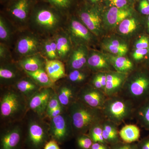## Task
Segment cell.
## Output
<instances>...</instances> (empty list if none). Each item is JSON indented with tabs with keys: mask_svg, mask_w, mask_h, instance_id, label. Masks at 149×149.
Instances as JSON below:
<instances>
[{
	"mask_svg": "<svg viewBox=\"0 0 149 149\" xmlns=\"http://www.w3.org/2000/svg\"><path fill=\"white\" fill-rule=\"evenodd\" d=\"M67 17L47 3L37 0L31 11L27 29L43 37H53L64 28Z\"/></svg>",
	"mask_w": 149,
	"mask_h": 149,
	"instance_id": "6da1fadb",
	"label": "cell"
},
{
	"mask_svg": "<svg viewBox=\"0 0 149 149\" xmlns=\"http://www.w3.org/2000/svg\"><path fill=\"white\" fill-rule=\"evenodd\" d=\"M96 109L83 102H73L70 106L69 114L73 131L78 135L89 131L100 119L99 112Z\"/></svg>",
	"mask_w": 149,
	"mask_h": 149,
	"instance_id": "7a4b0ae2",
	"label": "cell"
},
{
	"mask_svg": "<svg viewBox=\"0 0 149 149\" xmlns=\"http://www.w3.org/2000/svg\"><path fill=\"white\" fill-rule=\"evenodd\" d=\"M25 97L15 89L8 88L3 93L0 102L2 118L8 120L18 119L26 111Z\"/></svg>",
	"mask_w": 149,
	"mask_h": 149,
	"instance_id": "3957f363",
	"label": "cell"
},
{
	"mask_svg": "<svg viewBox=\"0 0 149 149\" xmlns=\"http://www.w3.org/2000/svg\"><path fill=\"white\" fill-rule=\"evenodd\" d=\"M44 38L28 29L19 31L12 49L14 61L40 53Z\"/></svg>",
	"mask_w": 149,
	"mask_h": 149,
	"instance_id": "277c9868",
	"label": "cell"
},
{
	"mask_svg": "<svg viewBox=\"0 0 149 149\" xmlns=\"http://www.w3.org/2000/svg\"><path fill=\"white\" fill-rule=\"evenodd\" d=\"M37 0H11L3 15L19 31L27 29L31 11Z\"/></svg>",
	"mask_w": 149,
	"mask_h": 149,
	"instance_id": "5b68a950",
	"label": "cell"
},
{
	"mask_svg": "<svg viewBox=\"0 0 149 149\" xmlns=\"http://www.w3.org/2000/svg\"><path fill=\"white\" fill-rule=\"evenodd\" d=\"M63 28L69 35L74 46L87 47L93 41L94 34L74 16L70 15L68 17Z\"/></svg>",
	"mask_w": 149,
	"mask_h": 149,
	"instance_id": "8992f818",
	"label": "cell"
},
{
	"mask_svg": "<svg viewBox=\"0 0 149 149\" xmlns=\"http://www.w3.org/2000/svg\"><path fill=\"white\" fill-rule=\"evenodd\" d=\"M49 127L42 121L32 120L27 128L25 143L29 149H42L50 139Z\"/></svg>",
	"mask_w": 149,
	"mask_h": 149,
	"instance_id": "52a82bcc",
	"label": "cell"
},
{
	"mask_svg": "<svg viewBox=\"0 0 149 149\" xmlns=\"http://www.w3.org/2000/svg\"><path fill=\"white\" fill-rule=\"evenodd\" d=\"M51 119L49 133L51 139L58 144L63 143L70 138L73 131L69 116L63 113Z\"/></svg>",
	"mask_w": 149,
	"mask_h": 149,
	"instance_id": "ba28073f",
	"label": "cell"
},
{
	"mask_svg": "<svg viewBox=\"0 0 149 149\" xmlns=\"http://www.w3.org/2000/svg\"><path fill=\"white\" fill-rule=\"evenodd\" d=\"M103 109L105 116L113 123H120L124 121L131 112L130 104L118 98H113L106 101Z\"/></svg>",
	"mask_w": 149,
	"mask_h": 149,
	"instance_id": "9c48e42d",
	"label": "cell"
},
{
	"mask_svg": "<svg viewBox=\"0 0 149 149\" xmlns=\"http://www.w3.org/2000/svg\"><path fill=\"white\" fill-rule=\"evenodd\" d=\"M26 75L24 71L19 67L16 62L11 61L1 63L0 81L4 86H13Z\"/></svg>",
	"mask_w": 149,
	"mask_h": 149,
	"instance_id": "30bf717a",
	"label": "cell"
},
{
	"mask_svg": "<svg viewBox=\"0 0 149 149\" xmlns=\"http://www.w3.org/2000/svg\"><path fill=\"white\" fill-rule=\"evenodd\" d=\"M54 88H42L29 100V108L39 116L46 113L49 102L55 93Z\"/></svg>",
	"mask_w": 149,
	"mask_h": 149,
	"instance_id": "8fae6325",
	"label": "cell"
},
{
	"mask_svg": "<svg viewBox=\"0 0 149 149\" xmlns=\"http://www.w3.org/2000/svg\"><path fill=\"white\" fill-rule=\"evenodd\" d=\"M79 19L94 35L99 36L101 29L102 19L95 9L85 7L78 13Z\"/></svg>",
	"mask_w": 149,
	"mask_h": 149,
	"instance_id": "7c38bea8",
	"label": "cell"
},
{
	"mask_svg": "<svg viewBox=\"0 0 149 149\" xmlns=\"http://www.w3.org/2000/svg\"><path fill=\"white\" fill-rule=\"evenodd\" d=\"M88 54L87 47L74 46L67 61L65 63L66 73L70 70L83 69L87 65Z\"/></svg>",
	"mask_w": 149,
	"mask_h": 149,
	"instance_id": "4fadbf2b",
	"label": "cell"
},
{
	"mask_svg": "<svg viewBox=\"0 0 149 149\" xmlns=\"http://www.w3.org/2000/svg\"><path fill=\"white\" fill-rule=\"evenodd\" d=\"M53 37L56 45L58 60L65 63L74 48L73 43L64 28L57 32Z\"/></svg>",
	"mask_w": 149,
	"mask_h": 149,
	"instance_id": "5bb4252c",
	"label": "cell"
},
{
	"mask_svg": "<svg viewBox=\"0 0 149 149\" xmlns=\"http://www.w3.org/2000/svg\"><path fill=\"white\" fill-rule=\"evenodd\" d=\"M128 91L131 97L143 103L149 98V77L145 74L138 75L130 82Z\"/></svg>",
	"mask_w": 149,
	"mask_h": 149,
	"instance_id": "9a60e30c",
	"label": "cell"
},
{
	"mask_svg": "<svg viewBox=\"0 0 149 149\" xmlns=\"http://www.w3.org/2000/svg\"><path fill=\"white\" fill-rule=\"evenodd\" d=\"M22 139V132L18 126L7 129L1 133L0 149H18Z\"/></svg>",
	"mask_w": 149,
	"mask_h": 149,
	"instance_id": "2e32d148",
	"label": "cell"
},
{
	"mask_svg": "<svg viewBox=\"0 0 149 149\" xmlns=\"http://www.w3.org/2000/svg\"><path fill=\"white\" fill-rule=\"evenodd\" d=\"M19 30L2 13L0 15V43L4 44L12 51Z\"/></svg>",
	"mask_w": 149,
	"mask_h": 149,
	"instance_id": "e0dca14e",
	"label": "cell"
},
{
	"mask_svg": "<svg viewBox=\"0 0 149 149\" xmlns=\"http://www.w3.org/2000/svg\"><path fill=\"white\" fill-rule=\"evenodd\" d=\"M80 98L83 103L97 109L103 108L106 101L103 93L95 88L83 89L80 93Z\"/></svg>",
	"mask_w": 149,
	"mask_h": 149,
	"instance_id": "ac0fdd59",
	"label": "cell"
},
{
	"mask_svg": "<svg viewBox=\"0 0 149 149\" xmlns=\"http://www.w3.org/2000/svg\"><path fill=\"white\" fill-rule=\"evenodd\" d=\"M45 69L50 80L55 83L66 77L65 64L58 59H45Z\"/></svg>",
	"mask_w": 149,
	"mask_h": 149,
	"instance_id": "d6986e66",
	"label": "cell"
},
{
	"mask_svg": "<svg viewBox=\"0 0 149 149\" xmlns=\"http://www.w3.org/2000/svg\"><path fill=\"white\" fill-rule=\"evenodd\" d=\"M45 58L39 53L24 57L15 62L20 69L33 72L45 67Z\"/></svg>",
	"mask_w": 149,
	"mask_h": 149,
	"instance_id": "ffe728a7",
	"label": "cell"
},
{
	"mask_svg": "<svg viewBox=\"0 0 149 149\" xmlns=\"http://www.w3.org/2000/svg\"><path fill=\"white\" fill-rule=\"evenodd\" d=\"M12 86L29 100L42 88L26 74Z\"/></svg>",
	"mask_w": 149,
	"mask_h": 149,
	"instance_id": "44dd1931",
	"label": "cell"
},
{
	"mask_svg": "<svg viewBox=\"0 0 149 149\" xmlns=\"http://www.w3.org/2000/svg\"><path fill=\"white\" fill-rule=\"evenodd\" d=\"M64 79L62 81L59 80L60 83L57 85L56 92L60 102L63 107L70 106L73 102L75 94L72 84Z\"/></svg>",
	"mask_w": 149,
	"mask_h": 149,
	"instance_id": "7402d4cb",
	"label": "cell"
},
{
	"mask_svg": "<svg viewBox=\"0 0 149 149\" xmlns=\"http://www.w3.org/2000/svg\"><path fill=\"white\" fill-rule=\"evenodd\" d=\"M130 15V12L128 10L112 7L106 14V21L109 26L115 27Z\"/></svg>",
	"mask_w": 149,
	"mask_h": 149,
	"instance_id": "603a6c76",
	"label": "cell"
},
{
	"mask_svg": "<svg viewBox=\"0 0 149 149\" xmlns=\"http://www.w3.org/2000/svg\"><path fill=\"white\" fill-rule=\"evenodd\" d=\"M23 71L27 76L34 80L41 88H52L54 89L55 83H54L48 76L45 67L33 72Z\"/></svg>",
	"mask_w": 149,
	"mask_h": 149,
	"instance_id": "cb8c5ba5",
	"label": "cell"
},
{
	"mask_svg": "<svg viewBox=\"0 0 149 149\" xmlns=\"http://www.w3.org/2000/svg\"><path fill=\"white\" fill-rule=\"evenodd\" d=\"M40 54L47 59H58L56 45L53 37L43 38Z\"/></svg>",
	"mask_w": 149,
	"mask_h": 149,
	"instance_id": "d4e9b609",
	"label": "cell"
},
{
	"mask_svg": "<svg viewBox=\"0 0 149 149\" xmlns=\"http://www.w3.org/2000/svg\"><path fill=\"white\" fill-rule=\"evenodd\" d=\"M119 136L123 142L132 143L139 141L140 137V130L138 126L133 124L125 125L119 132Z\"/></svg>",
	"mask_w": 149,
	"mask_h": 149,
	"instance_id": "484cf974",
	"label": "cell"
},
{
	"mask_svg": "<svg viewBox=\"0 0 149 149\" xmlns=\"http://www.w3.org/2000/svg\"><path fill=\"white\" fill-rule=\"evenodd\" d=\"M124 78L122 75L116 73L107 74V83L105 88V93L108 96L112 95L120 90Z\"/></svg>",
	"mask_w": 149,
	"mask_h": 149,
	"instance_id": "4316f807",
	"label": "cell"
},
{
	"mask_svg": "<svg viewBox=\"0 0 149 149\" xmlns=\"http://www.w3.org/2000/svg\"><path fill=\"white\" fill-rule=\"evenodd\" d=\"M102 135L107 144L113 145L120 142L119 133L113 123L107 121L102 125Z\"/></svg>",
	"mask_w": 149,
	"mask_h": 149,
	"instance_id": "83f0119b",
	"label": "cell"
},
{
	"mask_svg": "<svg viewBox=\"0 0 149 149\" xmlns=\"http://www.w3.org/2000/svg\"><path fill=\"white\" fill-rule=\"evenodd\" d=\"M89 68L97 70L105 68L109 65L106 60L100 54L94 52H89L87 64Z\"/></svg>",
	"mask_w": 149,
	"mask_h": 149,
	"instance_id": "f1b7e54d",
	"label": "cell"
},
{
	"mask_svg": "<svg viewBox=\"0 0 149 149\" xmlns=\"http://www.w3.org/2000/svg\"><path fill=\"white\" fill-rule=\"evenodd\" d=\"M44 2L60 12L65 16L70 15L69 10L73 0H38Z\"/></svg>",
	"mask_w": 149,
	"mask_h": 149,
	"instance_id": "f546056e",
	"label": "cell"
},
{
	"mask_svg": "<svg viewBox=\"0 0 149 149\" xmlns=\"http://www.w3.org/2000/svg\"><path fill=\"white\" fill-rule=\"evenodd\" d=\"M110 60L115 68L119 72H127L133 68L132 63L128 58L123 56H111Z\"/></svg>",
	"mask_w": 149,
	"mask_h": 149,
	"instance_id": "4dcf8cb0",
	"label": "cell"
},
{
	"mask_svg": "<svg viewBox=\"0 0 149 149\" xmlns=\"http://www.w3.org/2000/svg\"><path fill=\"white\" fill-rule=\"evenodd\" d=\"M138 117L141 125L149 131V98L141 104L138 110Z\"/></svg>",
	"mask_w": 149,
	"mask_h": 149,
	"instance_id": "1f68e13d",
	"label": "cell"
},
{
	"mask_svg": "<svg viewBox=\"0 0 149 149\" xmlns=\"http://www.w3.org/2000/svg\"><path fill=\"white\" fill-rule=\"evenodd\" d=\"M104 47L107 50L117 56L125 55L128 51L127 46L117 40L110 41L105 45Z\"/></svg>",
	"mask_w": 149,
	"mask_h": 149,
	"instance_id": "d6a6232c",
	"label": "cell"
},
{
	"mask_svg": "<svg viewBox=\"0 0 149 149\" xmlns=\"http://www.w3.org/2000/svg\"><path fill=\"white\" fill-rule=\"evenodd\" d=\"M66 77L65 78L70 84H79L85 81L87 74L82 69L74 70L67 72Z\"/></svg>",
	"mask_w": 149,
	"mask_h": 149,
	"instance_id": "836d02e7",
	"label": "cell"
},
{
	"mask_svg": "<svg viewBox=\"0 0 149 149\" xmlns=\"http://www.w3.org/2000/svg\"><path fill=\"white\" fill-rule=\"evenodd\" d=\"M88 136H90L93 143H100L107 144L103 137L102 125L99 123H96L91 127L89 130Z\"/></svg>",
	"mask_w": 149,
	"mask_h": 149,
	"instance_id": "e575fe53",
	"label": "cell"
},
{
	"mask_svg": "<svg viewBox=\"0 0 149 149\" xmlns=\"http://www.w3.org/2000/svg\"><path fill=\"white\" fill-rule=\"evenodd\" d=\"M137 24L135 19L125 18L119 24V30L121 34L127 35L136 29Z\"/></svg>",
	"mask_w": 149,
	"mask_h": 149,
	"instance_id": "d590c367",
	"label": "cell"
},
{
	"mask_svg": "<svg viewBox=\"0 0 149 149\" xmlns=\"http://www.w3.org/2000/svg\"><path fill=\"white\" fill-rule=\"evenodd\" d=\"M12 51L8 46L0 43V63L13 61Z\"/></svg>",
	"mask_w": 149,
	"mask_h": 149,
	"instance_id": "8d00e7d4",
	"label": "cell"
},
{
	"mask_svg": "<svg viewBox=\"0 0 149 149\" xmlns=\"http://www.w3.org/2000/svg\"><path fill=\"white\" fill-rule=\"evenodd\" d=\"M77 146L80 149H91L93 143V141L88 135L80 134L76 139Z\"/></svg>",
	"mask_w": 149,
	"mask_h": 149,
	"instance_id": "74e56055",
	"label": "cell"
},
{
	"mask_svg": "<svg viewBox=\"0 0 149 149\" xmlns=\"http://www.w3.org/2000/svg\"><path fill=\"white\" fill-rule=\"evenodd\" d=\"M62 106L60 102L59 101L56 92L52 96V97L50 100L49 101L48 103L47 107L46 114L49 112L55 109L58 107Z\"/></svg>",
	"mask_w": 149,
	"mask_h": 149,
	"instance_id": "f35d334b",
	"label": "cell"
},
{
	"mask_svg": "<svg viewBox=\"0 0 149 149\" xmlns=\"http://www.w3.org/2000/svg\"><path fill=\"white\" fill-rule=\"evenodd\" d=\"M110 149H138L137 143H127L119 142L114 145H112Z\"/></svg>",
	"mask_w": 149,
	"mask_h": 149,
	"instance_id": "ab89813d",
	"label": "cell"
},
{
	"mask_svg": "<svg viewBox=\"0 0 149 149\" xmlns=\"http://www.w3.org/2000/svg\"><path fill=\"white\" fill-rule=\"evenodd\" d=\"M149 47V40L148 37L143 36L136 43V49H147Z\"/></svg>",
	"mask_w": 149,
	"mask_h": 149,
	"instance_id": "60d3db41",
	"label": "cell"
},
{
	"mask_svg": "<svg viewBox=\"0 0 149 149\" xmlns=\"http://www.w3.org/2000/svg\"><path fill=\"white\" fill-rule=\"evenodd\" d=\"M148 52L147 49H136L133 54V58L136 61H139L143 58Z\"/></svg>",
	"mask_w": 149,
	"mask_h": 149,
	"instance_id": "b9f144b4",
	"label": "cell"
},
{
	"mask_svg": "<svg viewBox=\"0 0 149 149\" xmlns=\"http://www.w3.org/2000/svg\"><path fill=\"white\" fill-rule=\"evenodd\" d=\"M141 13L146 15H149V3L148 0H142L139 6Z\"/></svg>",
	"mask_w": 149,
	"mask_h": 149,
	"instance_id": "7bdbcfd3",
	"label": "cell"
},
{
	"mask_svg": "<svg viewBox=\"0 0 149 149\" xmlns=\"http://www.w3.org/2000/svg\"><path fill=\"white\" fill-rule=\"evenodd\" d=\"M110 5L118 8H123L127 5L126 0H109Z\"/></svg>",
	"mask_w": 149,
	"mask_h": 149,
	"instance_id": "ee69618b",
	"label": "cell"
},
{
	"mask_svg": "<svg viewBox=\"0 0 149 149\" xmlns=\"http://www.w3.org/2000/svg\"><path fill=\"white\" fill-rule=\"evenodd\" d=\"M63 108L64 107L63 106L58 107L55 109L49 112V113H47V115L48 117H49L51 119L53 118L56 117V116L63 113Z\"/></svg>",
	"mask_w": 149,
	"mask_h": 149,
	"instance_id": "f6af8a7d",
	"label": "cell"
},
{
	"mask_svg": "<svg viewBox=\"0 0 149 149\" xmlns=\"http://www.w3.org/2000/svg\"><path fill=\"white\" fill-rule=\"evenodd\" d=\"M137 145L138 149H149V135L142 139Z\"/></svg>",
	"mask_w": 149,
	"mask_h": 149,
	"instance_id": "bcb514c9",
	"label": "cell"
},
{
	"mask_svg": "<svg viewBox=\"0 0 149 149\" xmlns=\"http://www.w3.org/2000/svg\"><path fill=\"white\" fill-rule=\"evenodd\" d=\"M58 143L55 140H49L44 147V149H60Z\"/></svg>",
	"mask_w": 149,
	"mask_h": 149,
	"instance_id": "7dc6e473",
	"label": "cell"
},
{
	"mask_svg": "<svg viewBox=\"0 0 149 149\" xmlns=\"http://www.w3.org/2000/svg\"><path fill=\"white\" fill-rule=\"evenodd\" d=\"M92 83L94 88L97 89H103L98 74L94 76L93 80H92Z\"/></svg>",
	"mask_w": 149,
	"mask_h": 149,
	"instance_id": "c3c4849f",
	"label": "cell"
},
{
	"mask_svg": "<svg viewBox=\"0 0 149 149\" xmlns=\"http://www.w3.org/2000/svg\"><path fill=\"white\" fill-rule=\"evenodd\" d=\"M91 149H110L107 144L100 143H93Z\"/></svg>",
	"mask_w": 149,
	"mask_h": 149,
	"instance_id": "681fc988",
	"label": "cell"
},
{
	"mask_svg": "<svg viewBox=\"0 0 149 149\" xmlns=\"http://www.w3.org/2000/svg\"><path fill=\"white\" fill-rule=\"evenodd\" d=\"M103 89L105 90L107 83V74H98Z\"/></svg>",
	"mask_w": 149,
	"mask_h": 149,
	"instance_id": "f907efd6",
	"label": "cell"
},
{
	"mask_svg": "<svg viewBox=\"0 0 149 149\" xmlns=\"http://www.w3.org/2000/svg\"><path fill=\"white\" fill-rule=\"evenodd\" d=\"M90 1L93 3H95L97 2L99 0H89Z\"/></svg>",
	"mask_w": 149,
	"mask_h": 149,
	"instance_id": "816d5d0a",
	"label": "cell"
},
{
	"mask_svg": "<svg viewBox=\"0 0 149 149\" xmlns=\"http://www.w3.org/2000/svg\"><path fill=\"white\" fill-rule=\"evenodd\" d=\"M11 1V0H1V1H2V2H5L7 3L9 1Z\"/></svg>",
	"mask_w": 149,
	"mask_h": 149,
	"instance_id": "f5cc1de1",
	"label": "cell"
},
{
	"mask_svg": "<svg viewBox=\"0 0 149 149\" xmlns=\"http://www.w3.org/2000/svg\"><path fill=\"white\" fill-rule=\"evenodd\" d=\"M148 29L149 31V16L148 17Z\"/></svg>",
	"mask_w": 149,
	"mask_h": 149,
	"instance_id": "db71d44e",
	"label": "cell"
},
{
	"mask_svg": "<svg viewBox=\"0 0 149 149\" xmlns=\"http://www.w3.org/2000/svg\"><path fill=\"white\" fill-rule=\"evenodd\" d=\"M148 2L149 3V0H148Z\"/></svg>",
	"mask_w": 149,
	"mask_h": 149,
	"instance_id": "11a10c76",
	"label": "cell"
},
{
	"mask_svg": "<svg viewBox=\"0 0 149 149\" xmlns=\"http://www.w3.org/2000/svg\"><path fill=\"white\" fill-rule=\"evenodd\" d=\"M148 52H149V49H148Z\"/></svg>",
	"mask_w": 149,
	"mask_h": 149,
	"instance_id": "9f6ffc18",
	"label": "cell"
}]
</instances>
